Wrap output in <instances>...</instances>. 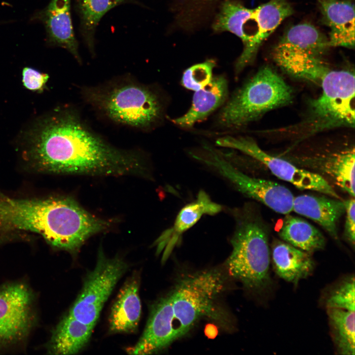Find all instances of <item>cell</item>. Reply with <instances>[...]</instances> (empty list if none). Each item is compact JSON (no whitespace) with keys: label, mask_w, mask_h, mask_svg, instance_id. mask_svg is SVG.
<instances>
[{"label":"cell","mask_w":355,"mask_h":355,"mask_svg":"<svg viewBox=\"0 0 355 355\" xmlns=\"http://www.w3.org/2000/svg\"><path fill=\"white\" fill-rule=\"evenodd\" d=\"M18 150L30 170L44 174L149 175L144 158L111 145L69 106L36 119L19 137Z\"/></svg>","instance_id":"cell-1"},{"label":"cell","mask_w":355,"mask_h":355,"mask_svg":"<svg viewBox=\"0 0 355 355\" xmlns=\"http://www.w3.org/2000/svg\"><path fill=\"white\" fill-rule=\"evenodd\" d=\"M225 288L218 270L197 272L181 278L152 306L138 342L127 349L131 355H148L166 348L186 334L204 318L221 317L217 302Z\"/></svg>","instance_id":"cell-2"},{"label":"cell","mask_w":355,"mask_h":355,"mask_svg":"<svg viewBox=\"0 0 355 355\" xmlns=\"http://www.w3.org/2000/svg\"><path fill=\"white\" fill-rule=\"evenodd\" d=\"M87 103L110 120L142 130L162 122L165 103L153 87L133 79H121L83 88Z\"/></svg>","instance_id":"cell-3"},{"label":"cell","mask_w":355,"mask_h":355,"mask_svg":"<svg viewBox=\"0 0 355 355\" xmlns=\"http://www.w3.org/2000/svg\"><path fill=\"white\" fill-rule=\"evenodd\" d=\"M235 227L232 251L225 262L229 274L248 289L261 292L269 285L270 251L268 230L249 204L231 210Z\"/></svg>","instance_id":"cell-4"},{"label":"cell","mask_w":355,"mask_h":355,"mask_svg":"<svg viewBox=\"0 0 355 355\" xmlns=\"http://www.w3.org/2000/svg\"><path fill=\"white\" fill-rule=\"evenodd\" d=\"M355 74L329 69L322 77L320 95L308 104L302 120L285 131L298 142L339 127L355 126Z\"/></svg>","instance_id":"cell-5"},{"label":"cell","mask_w":355,"mask_h":355,"mask_svg":"<svg viewBox=\"0 0 355 355\" xmlns=\"http://www.w3.org/2000/svg\"><path fill=\"white\" fill-rule=\"evenodd\" d=\"M292 99V90L282 77L270 67H263L226 101L215 122L222 129H239Z\"/></svg>","instance_id":"cell-6"},{"label":"cell","mask_w":355,"mask_h":355,"mask_svg":"<svg viewBox=\"0 0 355 355\" xmlns=\"http://www.w3.org/2000/svg\"><path fill=\"white\" fill-rule=\"evenodd\" d=\"M67 197L16 198L0 190V241H9L17 233H33L58 249Z\"/></svg>","instance_id":"cell-7"},{"label":"cell","mask_w":355,"mask_h":355,"mask_svg":"<svg viewBox=\"0 0 355 355\" xmlns=\"http://www.w3.org/2000/svg\"><path fill=\"white\" fill-rule=\"evenodd\" d=\"M191 154L194 159L215 170L245 196L262 203L279 213L288 214L292 211L294 196L287 187L245 174L233 164L229 153L204 144Z\"/></svg>","instance_id":"cell-8"},{"label":"cell","mask_w":355,"mask_h":355,"mask_svg":"<svg viewBox=\"0 0 355 355\" xmlns=\"http://www.w3.org/2000/svg\"><path fill=\"white\" fill-rule=\"evenodd\" d=\"M35 296L24 282L0 286V351L23 347L36 321Z\"/></svg>","instance_id":"cell-9"},{"label":"cell","mask_w":355,"mask_h":355,"mask_svg":"<svg viewBox=\"0 0 355 355\" xmlns=\"http://www.w3.org/2000/svg\"><path fill=\"white\" fill-rule=\"evenodd\" d=\"M127 268L122 258H108L100 249L94 268L85 277L67 314L94 328L104 304Z\"/></svg>","instance_id":"cell-10"},{"label":"cell","mask_w":355,"mask_h":355,"mask_svg":"<svg viewBox=\"0 0 355 355\" xmlns=\"http://www.w3.org/2000/svg\"><path fill=\"white\" fill-rule=\"evenodd\" d=\"M216 144L219 146L241 151L261 162L279 178L290 183L300 189L311 190L339 199L331 184L322 176L300 168L285 159L268 154L252 138L227 136L217 139Z\"/></svg>","instance_id":"cell-11"},{"label":"cell","mask_w":355,"mask_h":355,"mask_svg":"<svg viewBox=\"0 0 355 355\" xmlns=\"http://www.w3.org/2000/svg\"><path fill=\"white\" fill-rule=\"evenodd\" d=\"M293 13L286 0H270L253 9L251 19L256 24V28L235 63L236 77L253 63L263 41Z\"/></svg>","instance_id":"cell-12"},{"label":"cell","mask_w":355,"mask_h":355,"mask_svg":"<svg viewBox=\"0 0 355 355\" xmlns=\"http://www.w3.org/2000/svg\"><path fill=\"white\" fill-rule=\"evenodd\" d=\"M71 1L51 0L45 7L34 14L31 20L43 25L48 45L66 49L81 64L78 43L73 29Z\"/></svg>","instance_id":"cell-13"},{"label":"cell","mask_w":355,"mask_h":355,"mask_svg":"<svg viewBox=\"0 0 355 355\" xmlns=\"http://www.w3.org/2000/svg\"><path fill=\"white\" fill-rule=\"evenodd\" d=\"M222 207L213 201L209 195L200 190L195 200L184 206L178 213L174 224L165 230L154 243L158 254L166 259L180 241L182 234L195 225L205 214L214 215Z\"/></svg>","instance_id":"cell-14"},{"label":"cell","mask_w":355,"mask_h":355,"mask_svg":"<svg viewBox=\"0 0 355 355\" xmlns=\"http://www.w3.org/2000/svg\"><path fill=\"white\" fill-rule=\"evenodd\" d=\"M322 20L329 29L330 47H355V5L350 1L317 0Z\"/></svg>","instance_id":"cell-15"},{"label":"cell","mask_w":355,"mask_h":355,"mask_svg":"<svg viewBox=\"0 0 355 355\" xmlns=\"http://www.w3.org/2000/svg\"><path fill=\"white\" fill-rule=\"evenodd\" d=\"M139 277L133 274L118 294L110 310V333H131L137 331L141 314Z\"/></svg>","instance_id":"cell-16"},{"label":"cell","mask_w":355,"mask_h":355,"mask_svg":"<svg viewBox=\"0 0 355 355\" xmlns=\"http://www.w3.org/2000/svg\"><path fill=\"white\" fill-rule=\"evenodd\" d=\"M326 154L301 157L304 165L330 177L333 182L355 197V147Z\"/></svg>","instance_id":"cell-17"},{"label":"cell","mask_w":355,"mask_h":355,"mask_svg":"<svg viewBox=\"0 0 355 355\" xmlns=\"http://www.w3.org/2000/svg\"><path fill=\"white\" fill-rule=\"evenodd\" d=\"M228 94L226 78L222 75L215 76L206 87L195 91L188 111L173 119L172 122L182 128H191L222 106L227 100Z\"/></svg>","instance_id":"cell-18"},{"label":"cell","mask_w":355,"mask_h":355,"mask_svg":"<svg viewBox=\"0 0 355 355\" xmlns=\"http://www.w3.org/2000/svg\"><path fill=\"white\" fill-rule=\"evenodd\" d=\"M292 211L317 222L337 239V223L345 212L344 202L337 198L301 195L294 197Z\"/></svg>","instance_id":"cell-19"},{"label":"cell","mask_w":355,"mask_h":355,"mask_svg":"<svg viewBox=\"0 0 355 355\" xmlns=\"http://www.w3.org/2000/svg\"><path fill=\"white\" fill-rule=\"evenodd\" d=\"M329 47L327 37L314 25L304 23L289 28L273 53L304 54L322 58Z\"/></svg>","instance_id":"cell-20"},{"label":"cell","mask_w":355,"mask_h":355,"mask_svg":"<svg viewBox=\"0 0 355 355\" xmlns=\"http://www.w3.org/2000/svg\"><path fill=\"white\" fill-rule=\"evenodd\" d=\"M271 256L277 275L295 285L310 275L315 266L310 253L285 242H274Z\"/></svg>","instance_id":"cell-21"},{"label":"cell","mask_w":355,"mask_h":355,"mask_svg":"<svg viewBox=\"0 0 355 355\" xmlns=\"http://www.w3.org/2000/svg\"><path fill=\"white\" fill-rule=\"evenodd\" d=\"M93 328L67 314L52 331L47 350L53 355H73L88 343Z\"/></svg>","instance_id":"cell-22"},{"label":"cell","mask_w":355,"mask_h":355,"mask_svg":"<svg viewBox=\"0 0 355 355\" xmlns=\"http://www.w3.org/2000/svg\"><path fill=\"white\" fill-rule=\"evenodd\" d=\"M124 4L141 5L137 0H75L80 33L92 56L95 55V36L101 18L109 10Z\"/></svg>","instance_id":"cell-23"},{"label":"cell","mask_w":355,"mask_h":355,"mask_svg":"<svg viewBox=\"0 0 355 355\" xmlns=\"http://www.w3.org/2000/svg\"><path fill=\"white\" fill-rule=\"evenodd\" d=\"M279 234L285 242L309 253L323 249L325 240L322 233L302 218L287 215Z\"/></svg>","instance_id":"cell-24"},{"label":"cell","mask_w":355,"mask_h":355,"mask_svg":"<svg viewBox=\"0 0 355 355\" xmlns=\"http://www.w3.org/2000/svg\"><path fill=\"white\" fill-rule=\"evenodd\" d=\"M331 337L336 351L343 355L355 354V311L327 308Z\"/></svg>","instance_id":"cell-25"},{"label":"cell","mask_w":355,"mask_h":355,"mask_svg":"<svg viewBox=\"0 0 355 355\" xmlns=\"http://www.w3.org/2000/svg\"><path fill=\"white\" fill-rule=\"evenodd\" d=\"M252 10L238 3L226 1L221 6L213 28L217 32L232 33L244 43L246 40L244 26L251 17Z\"/></svg>","instance_id":"cell-26"},{"label":"cell","mask_w":355,"mask_h":355,"mask_svg":"<svg viewBox=\"0 0 355 355\" xmlns=\"http://www.w3.org/2000/svg\"><path fill=\"white\" fill-rule=\"evenodd\" d=\"M355 277H348L336 284L324 299L326 308L355 311Z\"/></svg>","instance_id":"cell-27"},{"label":"cell","mask_w":355,"mask_h":355,"mask_svg":"<svg viewBox=\"0 0 355 355\" xmlns=\"http://www.w3.org/2000/svg\"><path fill=\"white\" fill-rule=\"evenodd\" d=\"M214 60L209 59L187 68L181 78V84L185 88L196 91L203 89L212 81L215 67Z\"/></svg>","instance_id":"cell-28"},{"label":"cell","mask_w":355,"mask_h":355,"mask_svg":"<svg viewBox=\"0 0 355 355\" xmlns=\"http://www.w3.org/2000/svg\"><path fill=\"white\" fill-rule=\"evenodd\" d=\"M22 83L29 90L40 92L43 91L49 79L46 73L30 67H25L22 71Z\"/></svg>","instance_id":"cell-29"},{"label":"cell","mask_w":355,"mask_h":355,"mask_svg":"<svg viewBox=\"0 0 355 355\" xmlns=\"http://www.w3.org/2000/svg\"><path fill=\"white\" fill-rule=\"evenodd\" d=\"M346 220L344 236L349 244L354 248L355 241V201L354 198L344 201Z\"/></svg>","instance_id":"cell-30"}]
</instances>
